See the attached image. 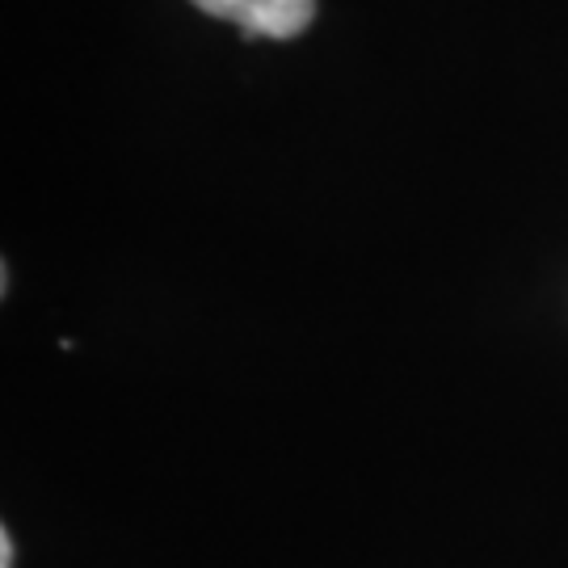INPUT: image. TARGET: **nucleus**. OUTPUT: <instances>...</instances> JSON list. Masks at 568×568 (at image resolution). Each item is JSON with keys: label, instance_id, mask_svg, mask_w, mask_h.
I'll return each instance as SVG.
<instances>
[{"label": "nucleus", "instance_id": "f257e3e1", "mask_svg": "<svg viewBox=\"0 0 568 568\" xmlns=\"http://www.w3.org/2000/svg\"><path fill=\"white\" fill-rule=\"evenodd\" d=\"M194 4L257 39H295L316 13V0H194Z\"/></svg>", "mask_w": 568, "mask_h": 568}, {"label": "nucleus", "instance_id": "f03ea898", "mask_svg": "<svg viewBox=\"0 0 568 568\" xmlns=\"http://www.w3.org/2000/svg\"><path fill=\"white\" fill-rule=\"evenodd\" d=\"M0 568H13V539H9V530L0 535Z\"/></svg>", "mask_w": 568, "mask_h": 568}]
</instances>
